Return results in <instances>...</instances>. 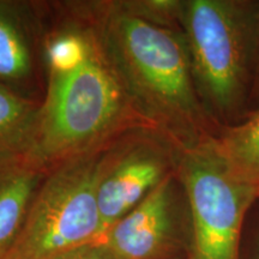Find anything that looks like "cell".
Masks as SVG:
<instances>
[{"instance_id":"cell-6","label":"cell","mask_w":259,"mask_h":259,"mask_svg":"<svg viewBox=\"0 0 259 259\" xmlns=\"http://www.w3.org/2000/svg\"><path fill=\"white\" fill-rule=\"evenodd\" d=\"M179 151L167 135L148 126L130 128L102 149L96 183L102 236L176 173Z\"/></svg>"},{"instance_id":"cell-11","label":"cell","mask_w":259,"mask_h":259,"mask_svg":"<svg viewBox=\"0 0 259 259\" xmlns=\"http://www.w3.org/2000/svg\"><path fill=\"white\" fill-rule=\"evenodd\" d=\"M215 141L228 163L245 179L259 185V112Z\"/></svg>"},{"instance_id":"cell-5","label":"cell","mask_w":259,"mask_h":259,"mask_svg":"<svg viewBox=\"0 0 259 259\" xmlns=\"http://www.w3.org/2000/svg\"><path fill=\"white\" fill-rule=\"evenodd\" d=\"M179 29L204 109L227 114L245 85L248 23L244 10L229 0H183Z\"/></svg>"},{"instance_id":"cell-2","label":"cell","mask_w":259,"mask_h":259,"mask_svg":"<svg viewBox=\"0 0 259 259\" xmlns=\"http://www.w3.org/2000/svg\"><path fill=\"white\" fill-rule=\"evenodd\" d=\"M85 19L90 38L84 60L65 72L47 71L46 96L27 158L46 171L101 150L130 128L150 127L136 112L95 28Z\"/></svg>"},{"instance_id":"cell-13","label":"cell","mask_w":259,"mask_h":259,"mask_svg":"<svg viewBox=\"0 0 259 259\" xmlns=\"http://www.w3.org/2000/svg\"><path fill=\"white\" fill-rule=\"evenodd\" d=\"M51 259H118L106 244L97 240L78 246Z\"/></svg>"},{"instance_id":"cell-10","label":"cell","mask_w":259,"mask_h":259,"mask_svg":"<svg viewBox=\"0 0 259 259\" xmlns=\"http://www.w3.org/2000/svg\"><path fill=\"white\" fill-rule=\"evenodd\" d=\"M40 102L0 84V164L27 160Z\"/></svg>"},{"instance_id":"cell-9","label":"cell","mask_w":259,"mask_h":259,"mask_svg":"<svg viewBox=\"0 0 259 259\" xmlns=\"http://www.w3.org/2000/svg\"><path fill=\"white\" fill-rule=\"evenodd\" d=\"M46 174L28 160L0 164V259H4L17 240Z\"/></svg>"},{"instance_id":"cell-7","label":"cell","mask_w":259,"mask_h":259,"mask_svg":"<svg viewBox=\"0 0 259 259\" xmlns=\"http://www.w3.org/2000/svg\"><path fill=\"white\" fill-rule=\"evenodd\" d=\"M185 191L176 173L167 177L100 239L118 259H183Z\"/></svg>"},{"instance_id":"cell-12","label":"cell","mask_w":259,"mask_h":259,"mask_svg":"<svg viewBox=\"0 0 259 259\" xmlns=\"http://www.w3.org/2000/svg\"><path fill=\"white\" fill-rule=\"evenodd\" d=\"M119 6L128 14L163 27L179 29L180 0H121Z\"/></svg>"},{"instance_id":"cell-8","label":"cell","mask_w":259,"mask_h":259,"mask_svg":"<svg viewBox=\"0 0 259 259\" xmlns=\"http://www.w3.org/2000/svg\"><path fill=\"white\" fill-rule=\"evenodd\" d=\"M36 24L30 3L0 0V84L28 97L36 60Z\"/></svg>"},{"instance_id":"cell-1","label":"cell","mask_w":259,"mask_h":259,"mask_svg":"<svg viewBox=\"0 0 259 259\" xmlns=\"http://www.w3.org/2000/svg\"><path fill=\"white\" fill-rule=\"evenodd\" d=\"M95 28L130 101L150 127L179 148L197 143L205 109L191 70L180 29L151 23L128 14L118 2L72 3Z\"/></svg>"},{"instance_id":"cell-4","label":"cell","mask_w":259,"mask_h":259,"mask_svg":"<svg viewBox=\"0 0 259 259\" xmlns=\"http://www.w3.org/2000/svg\"><path fill=\"white\" fill-rule=\"evenodd\" d=\"M102 149L47 171L4 259H51L101 239L96 183Z\"/></svg>"},{"instance_id":"cell-3","label":"cell","mask_w":259,"mask_h":259,"mask_svg":"<svg viewBox=\"0 0 259 259\" xmlns=\"http://www.w3.org/2000/svg\"><path fill=\"white\" fill-rule=\"evenodd\" d=\"M177 176L189 205L191 259H238L242 222L259 185L240 176L210 137L180 149Z\"/></svg>"}]
</instances>
